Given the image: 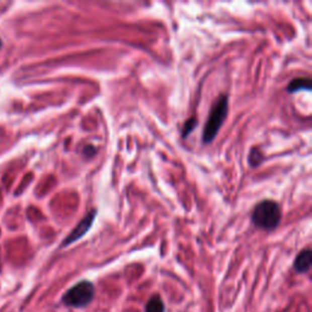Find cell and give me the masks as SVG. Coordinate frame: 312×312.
Listing matches in <instances>:
<instances>
[{
	"label": "cell",
	"instance_id": "1",
	"mask_svg": "<svg viewBox=\"0 0 312 312\" xmlns=\"http://www.w3.org/2000/svg\"><path fill=\"white\" fill-rule=\"evenodd\" d=\"M282 219V210L278 203L273 200L260 201L251 213V222L260 229L271 230L276 229Z\"/></svg>",
	"mask_w": 312,
	"mask_h": 312
},
{
	"label": "cell",
	"instance_id": "2",
	"mask_svg": "<svg viewBox=\"0 0 312 312\" xmlns=\"http://www.w3.org/2000/svg\"><path fill=\"white\" fill-rule=\"evenodd\" d=\"M228 115V97L227 95H219L218 99L211 109L207 122L205 125L203 132V141L206 144H210L211 141L216 138L217 133L223 125Z\"/></svg>",
	"mask_w": 312,
	"mask_h": 312
},
{
	"label": "cell",
	"instance_id": "3",
	"mask_svg": "<svg viewBox=\"0 0 312 312\" xmlns=\"http://www.w3.org/2000/svg\"><path fill=\"white\" fill-rule=\"evenodd\" d=\"M94 293L93 283L82 281L63 294L62 301L65 305L72 306V307H85L92 302Z\"/></svg>",
	"mask_w": 312,
	"mask_h": 312
},
{
	"label": "cell",
	"instance_id": "4",
	"mask_svg": "<svg viewBox=\"0 0 312 312\" xmlns=\"http://www.w3.org/2000/svg\"><path fill=\"white\" fill-rule=\"evenodd\" d=\"M95 216H97V210H92L91 212L87 213V215L85 216V218H83L82 221H81L80 223L77 224L76 228H74V229L72 230L70 234H68L67 238L63 241L62 247H67V245H71L72 243L77 242L78 239L82 238V237L85 236L87 232H88L89 228L92 227V224H93Z\"/></svg>",
	"mask_w": 312,
	"mask_h": 312
},
{
	"label": "cell",
	"instance_id": "5",
	"mask_svg": "<svg viewBox=\"0 0 312 312\" xmlns=\"http://www.w3.org/2000/svg\"><path fill=\"white\" fill-rule=\"evenodd\" d=\"M312 265V253L310 249L300 251L294 262V270L299 273L308 272Z\"/></svg>",
	"mask_w": 312,
	"mask_h": 312
},
{
	"label": "cell",
	"instance_id": "6",
	"mask_svg": "<svg viewBox=\"0 0 312 312\" xmlns=\"http://www.w3.org/2000/svg\"><path fill=\"white\" fill-rule=\"evenodd\" d=\"M312 83L308 78H295L288 85L287 92L288 93H296L300 91H310Z\"/></svg>",
	"mask_w": 312,
	"mask_h": 312
},
{
	"label": "cell",
	"instance_id": "7",
	"mask_svg": "<svg viewBox=\"0 0 312 312\" xmlns=\"http://www.w3.org/2000/svg\"><path fill=\"white\" fill-rule=\"evenodd\" d=\"M145 312H165V305L161 297L154 295L145 306Z\"/></svg>",
	"mask_w": 312,
	"mask_h": 312
},
{
	"label": "cell",
	"instance_id": "8",
	"mask_svg": "<svg viewBox=\"0 0 312 312\" xmlns=\"http://www.w3.org/2000/svg\"><path fill=\"white\" fill-rule=\"evenodd\" d=\"M264 160V155H262L261 150L259 148H253L251 149L250 154H249V164L250 166L253 167H258L260 164L262 163Z\"/></svg>",
	"mask_w": 312,
	"mask_h": 312
},
{
	"label": "cell",
	"instance_id": "9",
	"mask_svg": "<svg viewBox=\"0 0 312 312\" xmlns=\"http://www.w3.org/2000/svg\"><path fill=\"white\" fill-rule=\"evenodd\" d=\"M196 125H198V120H196L195 117L189 118V120H188L186 122V125H184L183 132H182V135H183V138H187V135H189L190 133L194 131Z\"/></svg>",
	"mask_w": 312,
	"mask_h": 312
},
{
	"label": "cell",
	"instance_id": "10",
	"mask_svg": "<svg viewBox=\"0 0 312 312\" xmlns=\"http://www.w3.org/2000/svg\"><path fill=\"white\" fill-rule=\"evenodd\" d=\"M95 151H97V150H95L93 146H87V148L85 149V155H88V156H93L94 154H95Z\"/></svg>",
	"mask_w": 312,
	"mask_h": 312
},
{
	"label": "cell",
	"instance_id": "11",
	"mask_svg": "<svg viewBox=\"0 0 312 312\" xmlns=\"http://www.w3.org/2000/svg\"><path fill=\"white\" fill-rule=\"evenodd\" d=\"M0 47H2V42H0Z\"/></svg>",
	"mask_w": 312,
	"mask_h": 312
}]
</instances>
